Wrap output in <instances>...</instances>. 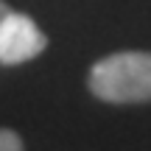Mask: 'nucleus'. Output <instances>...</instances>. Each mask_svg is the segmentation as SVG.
I'll use <instances>...</instances> for the list:
<instances>
[{
  "label": "nucleus",
  "instance_id": "f257e3e1",
  "mask_svg": "<svg viewBox=\"0 0 151 151\" xmlns=\"http://www.w3.org/2000/svg\"><path fill=\"white\" fill-rule=\"evenodd\" d=\"M87 87L104 104L151 101V50H118L98 59L87 73Z\"/></svg>",
  "mask_w": 151,
  "mask_h": 151
},
{
  "label": "nucleus",
  "instance_id": "f03ea898",
  "mask_svg": "<svg viewBox=\"0 0 151 151\" xmlns=\"http://www.w3.org/2000/svg\"><path fill=\"white\" fill-rule=\"evenodd\" d=\"M48 48V37L28 14L11 11L0 20V65H22Z\"/></svg>",
  "mask_w": 151,
  "mask_h": 151
},
{
  "label": "nucleus",
  "instance_id": "20e7f679",
  "mask_svg": "<svg viewBox=\"0 0 151 151\" xmlns=\"http://www.w3.org/2000/svg\"><path fill=\"white\" fill-rule=\"evenodd\" d=\"M6 14H9V6H6V3H3V0H0V20H3V17H6Z\"/></svg>",
  "mask_w": 151,
  "mask_h": 151
},
{
  "label": "nucleus",
  "instance_id": "7ed1b4c3",
  "mask_svg": "<svg viewBox=\"0 0 151 151\" xmlns=\"http://www.w3.org/2000/svg\"><path fill=\"white\" fill-rule=\"evenodd\" d=\"M0 151H25L22 137L14 129H0Z\"/></svg>",
  "mask_w": 151,
  "mask_h": 151
}]
</instances>
